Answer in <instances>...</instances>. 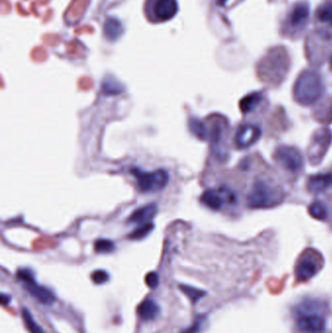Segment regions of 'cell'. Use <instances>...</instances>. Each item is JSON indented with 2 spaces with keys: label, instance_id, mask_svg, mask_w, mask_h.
<instances>
[{
  "label": "cell",
  "instance_id": "cell-22",
  "mask_svg": "<svg viewBox=\"0 0 332 333\" xmlns=\"http://www.w3.org/2000/svg\"><path fill=\"white\" fill-rule=\"evenodd\" d=\"M22 316L25 324L27 325L28 329L31 331V333H46L44 329L35 321L33 314L27 309L23 308L22 309Z\"/></svg>",
  "mask_w": 332,
  "mask_h": 333
},
{
  "label": "cell",
  "instance_id": "cell-4",
  "mask_svg": "<svg viewBox=\"0 0 332 333\" xmlns=\"http://www.w3.org/2000/svg\"><path fill=\"white\" fill-rule=\"evenodd\" d=\"M283 199L281 188L267 182H257L247 196V205L251 209H268L280 205Z\"/></svg>",
  "mask_w": 332,
  "mask_h": 333
},
{
  "label": "cell",
  "instance_id": "cell-1",
  "mask_svg": "<svg viewBox=\"0 0 332 333\" xmlns=\"http://www.w3.org/2000/svg\"><path fill=\"white\" fill-rule=\"evenodd\" d=\"M324 304L315 299H306L293 310L296 327L301 333H324L326 329Z\"/></svg>",
  "mask_w": 332,
  "mask_h": 333
},
{
  "label": "cell",
  "instance_id": "cell-12",
  "mask_svg": "<svg viewBox=\"0 0 332 333\" xmlns=\"http://www.w3.org/2000/svg\"><path fill=\"white\" fill-rule=\"evenodd\" d=\"M274 158L282 168L290 173H298L304 166V160L301 153L292 146H279L275 151Z\"/></svg>",
  "mask_w": 332,
  "mask_h": 333
},
{
  "label": "cell",
  "instance_id": "cell-16",
  "mask_svg": "<svg viewBox=\"0 0 332 333\" xmlns=\"http://www.w3.org/2000/svg\"><path fill=\"white\" fill-rule=\"evenodd\" d=\"M157 206L155 204H149L134 211L131 217H129L128 221L131 223H135L138 226L151 223L152 219L157 215Z\"/></svg>",
  "mask_w": 332,
  "mask_h": 333
},
{
  "label": "cell",
  "instance_id": "cell-29",
  "mask_svg": "<svg viewBox=\"0 0 332 333\" xmlns=\"http://www.w3.org/2000/svg\"><path fill=\"white\" fill-rule=\"evenodd\" d=\"M206 318L204 316H198L194 322L186 329H184L182 333H201L203 330V327L205 325Z\"/></svg>",
  "mask_w": 332,
  "mask_h": 333
},
{
  "label": "cell",
  "instance_id": "cell-25",
  "mask_svg": "<svg viewBox=\"0 0 332 333\" xmlns=\"http://www.w3.org/2000/svg\"><path fill=\"white\" fill-rule=\"evenodd\" d=\"M315 118L322 123L332 122V100L325 102L315 110Z\"/></svg>",
  "mask_w": 332,
  "mask_h": 333
},
{
  "label": "cell",
  "instance_id": "cell-8",
  "mask_svg": "<svg viewBox=\"0 0 332 333\" xmlns=\"http://www.w3.org/2000/svg\"><path fill=\"white\" fill-rule=\"evenodd\" d=\"M19 281H21L24 287L30 292V294L44 305H52L56 301L54 293L49 288L39 284L35 280L34 272L31 269L23 268L18 271Z\"/></svg>",
  "mask_w": 332,
  "mask_h": 333
},
{
  "label": "cell",
  "instance_id": "cell-14",
  "mask_svg": "<svg viewBox=\"0 0 332 333\" xmlns=\"http://www.w3.org/2000/svg\"><path fill=\"white\" fill-rule=\"evenodd\" d=\"M261 129L257 125L244 124L241 125L235 135V144L240 149L249 148L261 137Z\"/></svg>",
  "mask_w": 332,
  "mask_h": 333
},
{
  "label": "cell",
  "instance_id": "cell-11",
  "mask_svg": "<svg viewBox=\"0 0 332 333\" xmlns=\"http://www.w3.org/2000/svg\"><path fill=\"white\" fill-rule=\"evenodd\" d=\"M309 5L305 1L297 2L292 7L285 21V34L294 35L302 32L308 24Z\"/></svg>",
  "mask_w": 332,
  "mask_h": 333
},
{
  "label": "cell",
  "instance_id": "cell-27",
  "mask_svg": "<svg viewBox=\"0 0 332 333\" xmlns=\"http://www.w3.org/2000/svg\"><path fill=\"white\" fill-rule=\"evenodd\" d=\"M153 228H154V224L152 222L147 223V224H143V225H139L133 232L129 235V238L131 240L144 239L153 230Z\"/></svg>",
  "mask_w": 332,
  "mask_h": 333
},
{
  "label": "cell",
  "instance_id": "cell-23",
  "mask_svg": "<svg viewBox=\"0 0 332 333\" xmlns=\"http://www.w3.org/2000/svg\"><path fill=\"white\" fill-rule=\"evenodd\" d=\"M101 90L106 95H119L124 92V87L116 80L108 78L103 81Z\"/></svg>",
  "mask_w": 332,
  "mask_h": 333
},
{
  "label": "cell",
  "instance_id": "cell-28",
  "mask_svg": "<svg viewBox=\"0 0 332 333\" xmlns=\"http://www.w3.org/2000/svg\"><path fill=\"white\" fill-rule=\"evenodd\" d=\"M115 250V245L112 241L100 239L95 243V250L99 253H110Z\"/></svg>",
  "mask_w": 332,
  "mask_h": 333
},
{
  "label": "cell",
  "instance_id": "cell-21",
  "mask_svg": "<svg viewBox=\"0 0 332 333\" xmlns=\"http://www.w3.org/2000/svg\"><path fill=\"white\" fill-rule=\"evenodd\" d=\"M123 32L121 24L115 19H108L104 25V34L110 40L117 39Z\"/></svg>",
  "mask_w": 332,
  "mask_h": 333
},
{
  "label": "cell",
  "instance_id": "cell-7",
  "mask_svg": "<svg viewBox=\"0 0 332 333\" xmlns=\"http://www.w3.org/2000/svg\"><path fill=\"white\" fill-rule=\"evenodd\" d=\"M137 188L140 192H156L164 189L169 184L170 176L165 170H157L153 172H144L134 168L132 170Z\"/></svg>",
  "mask_w": 332,
  "mask_h": 333
},
{
  "label": "cell",
  "instance_id": "cell-32",
  "mask_svg": "<svg viewBox=\"0 0 332 333\" xmlns=\"http://www.w3.org/2000/svg\"><path fill=\"white\" fill-rule=\"evenodd\" d=\"M0 300H1V303H2V305H8V304H10V303H11V301H12V297H11L9 294H6V293H1Z\"/></svg>",
  "mask_w": 332,
  "mask_h": 333
},
{
  "label": "cell",
  "instance_id": "cell-15",
  "mask_svg": "<svg viewBox=\"0 0 332 333\" xmlns=\"http://www.w3.org/2000/svg\"><path fill=\"white\" fill-rule=\"evenodd\" d=\"M307 187L311 193H321L332 187V172L316 174L307 181Z\"/></svg>",
  "mask_w": 332,
  "mask_h": 333
},
{
  "label": "cell",
  "instance_id": "cell-34",
  "mask_svg": "<svg viewBox=\"0 0 332 333\" xmlns=\"http://www.w3.org/2000/svg\"><path fill=\"white\" fill-rule=\"evenodd\" d=\"M330 69L332 70V57L331 59H330Z\"/></svg>",
  "mask_w": 332,
  "mask_h": 333
},
{
  "label": "cell",
  "instance_id": "cell-31",
  "mask_svg": "<svg viewBox=\"0 0 332 333\" xmlns=\"http://www.w3.org/2000/svg\"><path fill=\"white\" fill-rule=\"evenodd\" d=\"M160 278L156 272H150L145 277V283L150 288H156L159 285Z\"/></svg>",
  "mask_w": 332,
  "mask_h": 333
},
{
  "label": "cell",
  "instance_id": "cell-13",
  "mask_svg": "<svg viewBox=\"0 0 332 333\" xmlns=\"http://www.w3.org/2000/svg\"><path fill=\"white\" fill-rule=\"evenodd\" d=\"M201 202L213 211H219L224 203H235L236 196L229 188L223 186L220 187L218 190H206L201 196Z\"/></svg>",
  "mask_w": 332,
  "mask_h": 333
},
{
  "label": "cell",
  "instance_id": "cell-6",
  "mask_svg": "<svg viewBox=\"0 0 332 333\" xmlns=\"http://www.w3.org/2000/svg\"><path fill=\"white\" fill-rule=\"evenodd\" d=\"M323 266L322 255L314 249L304 250L299 256L295 266L297 282H306L315 277Z\"/></svg>",
  "mask_w": 332,
  "mask_h": 333
},
{
  "label": "cell",
  "instance_id": "cell-5",
  "mask_svg": "<svg viewBox=\"0 0 332 333\" xmlns=\"http://www.w3.org/2000/svg\"><path fill=\"white\" fill-rule=\"evenodd\" d=\"M332 50V34L327 31H315L306 41V52L310 62L320 65Z\"/></svg>",
  "mask_w": 332,
  "mask_h": 333
},
{
  "label": "cell",
  "instance_id": "cell-18",
  "mask_svg": "<svg viewBox=\"0 0 332 333\" xmlns=\"http://www.w3.org/2000/svg\"><path fill=\"white\" fill-rule=\"evenodd\" d=\"M263 99V93L253 92L240 101V109L244 114H249L261 104Z\"/></svg>",
  "mask_w": 332,
  "mask_h": 333
},
{
  "label": "cell",
  "instance_id": "cell-24",
  "mask_svg": "<svg viewBox=\"0 0 332 333\" xmlns=\"http://www.w3.org/2000/svg\"><path fill=\"white\" fill-rule=\"evenodd\" d=\"M309 213L317 220H325L327 218V209L325 205L319 201H315L309 207Z\"/></svg>",
  "mask_w": 332,
  "mask_h": 333
},
{
  "label": "cell",
  "instance_id": "cell-33",
  "mask_svg": "<svg viewBox=\"0 0 332 333\" xmlns=\"http://www.w3.org/2000/svg\"><path fill=\"white\" fill-rule=\"evenodd\" d=\"M218 2H219V4H224L226 2V0H218Z\"/></svg>",
  "mask_w": 332,
  "mask_h": 333
},
{
  "label": "cell",
  "instance_id": "cell-19",
  "mask_svg": "<svg viewBox=\"0 0 332 333\" xmlns=\"http://www.w3.org/2000/svg\"><path fill=\"white\" fill-rule=\"evenodd\" d=\"M315 15L318 22L332 27V0L322 2L316 9Z\"/></svg>",
  "mask_w": 332,
  "mask_h": 333
},
{
  "label": "cell",
  "instance_id": "cell-30",
  "mask_svg": "<svg viewBox=\"0 0 332 333\" xmlns=\"http://www.w3.org/2000/svg\"><path fill=\"white\" fill-rule=\"evenodd\" d=\"M91 278L94 283H97V284H102V283H106L109 280V275L104 270H97L92 274Z\"/></svg>",
  "mask_w": 332,
  "mask_h": 333
},
{
  "label": "cell",
  "instance_id": "cell-26",
  "mask_svg": "<svg viewBox=\"0 0 332 333\" xmlns=\"http://www.w3.org/2000/svg\"><path fill=\"white\" fill-rule=\"evenodd\" d=\"M181 289L183 290V293L191 300V302L193 304H196L200 299H202L205 295H206V291L190 286V285H186V284H181Z\"/></svg>",
  "mask_w": 332,
  "mask_h": 333
},
{
  "label": "cell",
  "instance_id": "cell-2",
  "mask_svg": "<svg viewBox=\"0 0 332 333\" xmlns=\"http://www.w3.org/2000/svg\"><path fill=\"white\" fill-rule=\"evenodd\" d=\"M289 57L283 47H275L267 53L257 66V74L262 82L277 86L289 69Z\"/></svg>",
  "mask_w": 332,
  "mask_h": 333
},
{
  "label": "cell",
  "instance_id": "cell-17",
  "mask_svg": "<svg viewBox=\"0 0 332 333\" xmlns=\"http://www.w3.org/2000/svg\"><path fill=\"white\" fill-rule=\"evenodd\" d=\"M160 312H161L160 306L152 298L143 300L137 308L138 316H140V318L144 321H150L155 319L159 316Z\"/></svg>",
  "mask_w": 332,
  "mask_h": 333
},
{
  "label": "cell",
  "instance_id": "cell-10",
  "mask_svg": "<svg viewBox=\"0 0 332 333\" xmlns=\"http://www.w3.org/2000/svg\"><path fill=\"white\" fill-rule=\"evenodd\" d=\"M145 11L150 21L165 22L177 14L178 3L176 0H147Z\"/></svg>",
  "mask_w": 332,
  "mask_h": 333
},
{
  "label": "cell",
  "instance_id": "cell-20",
  "mask_svg": "<svg viewBox=\"0 0 332 333\" xmlns=\"http://www.w3.org/2000/svg\"><path fill=\"white\" fill-rule=\"evenodd\" d=\"M189 129L193 134L202 140H207L210 138V131L207 125L198 118H192L189 121Z\"/></svg>",
  "mask_w": 332,
  "mask_h": 333
},
{
  "label": "cell",
  "instance_id": "cell-3",
  "mask_svg": "<svg viewBox=\"0 0 332 333\" xmlns=\"http://www.w3.org/2000/svg\"><path fill=\"white\" fill-rule=\"evenodd\" d=\"M323 90L320 75L314 70H304L299 75L294 85V100L303 105L313 104L320 99Z\"/></svg>",
  "mask_w": 332,
  "mask_h": 333
},
{
  "label": "cell",
  "instance_id": "cell-9",
  "mask_svg": "<svg viewBox=\"0 0 332 333\" xmlns=\"http://www.w3.org/2000/svg\"><path fill=\"white\" fill-rule=\"evenodd\" d=\"M332 132L327 128L315 131L308 147V158L311 164H319L331 145Z\"/></svg>",
  "mask_w": 332,
  "mask_h": 333
}]
</instances>
